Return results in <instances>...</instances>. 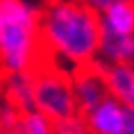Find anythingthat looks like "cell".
Returning <instances> with one entry per match:
<instances>
[{"instance_id":"cell-1","label":"cell","mask_w":134,"mask_h":134,"mask_svg":"<svg viewBox=\"0 0 134 134\" xmlns=\"http://www.w3.org/2000/svg\"><path fill=\"white\" fill-rule=\"evenodd\" d=\"M41 43L46 62L64 71L98 64L100 16L77 0H48L41 7Z\"/></svg>"},{"instance_id":"cell-2","label":"cell","mask_w":134,"mask_h":134,"mask_svg":"<svg viewBox=\"0 0 134 134\" xmlns=\"http://www.w3.org/2000/svg\"><path fill=\"white\" fill-rule=\"evenodd\" d=\"M41 7L34 0H0V75L34 73L46 62Z\"/></svg>"},{"instance_id":"cell-3","label":"cell","mask_w":134,"mask_h":134,"mask_svg":"<svg viewBox=\"0 0 134 134\" xmlns=\"http://www.w3.org/2000/svg\"><path fill=\"white\" fill-rule=\"evenodd\" d=\"M34 109L48 116L52 123L77 114L73 96L71 71H64L50 62H43L34 73Z\"/></svg>"},{"instance_id":"cell-4","label":"cell","mask_w":134,"mask_h":134,"mask_svg":"<svg viewBox=\"0 0 134 134\" xmlns=\"http://www.w3.org/2000/svg\"><path fill=\"white\" fill-rule=\"evenodd\" d=\"M71 80H73V96H75L80 114L91 111L93 107H98L105 98H109L105 71H102L100 64H91V66L73 71Z\"/></svg>"},{"instance_id":"cell-5","label":"cell","mask_w":134,"mask_h":134,"mask_svg":"<svg viewBox=\"0 0 134 134\" xmlns=\"http://www.w3.org/2000/svg\"><path fill=\"white\" fill-rule=\"evenodd\" d=\"M132 109H127L125 105H120L118 100L109 96L98 107L86 111L84 118L89 125V134H125L132 120Z\"/></svg>"},{"instance_id":"cell-6","label":"cell","mask_w":134,"mask_h":134,"mask_svg":"<svg viewBox=\"0 0 134 134\" xmlns=\"http://www.w3.org/2000/svg\"><path fill=\"white\" fill-rule=\"evenodd\" d=\"M0 98L16 107L21 114L34 111V75L32 73H9L0 75Z\"/></svg>"},{"instance_id":"cell-7","label":"cell","mask_w":134,"mask_h":134,"mask_svg":"<svg viewBox=\"0 0 134 134\" xmlns=\"http://www.w3.org/2000/svg\"><path fill=\"white\" fill-rule=\"evenodd\" d=\"M107 91L114 100L134 111V66L132 64H114L102 66Z\"/></svg>"},{"instance_id":"cell-8","label":"cell","mask_w":134,"mask_h":134,"mask_svg":"<svg viewBox=\"0 0 134 134\" xmlns=\"http://www.w3.org/2000/svg\"><path fill=\"white\" fill-rule=\"evenodd\" d=\"M134 62V36H118L100 32L98 46V64L114 66V64H132Z\"/></svg>"},{"instance_id":"cell-9","label":"cell","mask_w":134,"mask_h":134,"mask_svg":"<svg viewBox=\"0 0 134 134\" xmlns=\"http://www.w3.org/2000/svg\"><path fill=\"white\" fill-rule=\"evenodd\" d=\"M100 32L134 36V0H123L100 14Z\"/></svg>"},{"instance_id":"cell-10","label":"cell","mask_w":134,"mask_h":134,"mask_svg":"<svg viewBox=\"0 0 134 134\" xmlns=\"http://www.w3.org/2000/svg\"><path fill=\"white\" fill-rule=\"evenodd\" d=\"M25 134H57L55 132V123L43 116L41 111H27L21 116V125H18Z\"/></svg>"},{"instance_id":"cell-11","label":"cell","mask_w":134,"mask_h":134,"mask_svg":"<svg viewBox=\"0 0 134 134\" xmlns=\"http://www.w3.org/2000/svg\"><path fill=\"white\" fill-rule=\"evenodd\" d=\"M55 132L57 134H89V125H86L84 114H73L64 120L55 123Z\"/></svg>"},{"instance_id":"cell-12","label":"cell","mask_w":134,"mask_h":134,"mask_svg":"<svg viewBox=\"0 0 134 134\" xmlns=\"http://www.w3.org/2000/svg\"><path fill=\"white\" fill-rule=\"evenodd\" d=\"M77 2H82L86 9H91L93 14H102V12H107L109 7H114V5H118V2H123V0H77Z\"/></svg>"},{"instance_id":"cell-13","label":"cell","mask_w":134,"mask_h":134,"mask_svg":"<svg viewBox=\"0 0 134 134\" xmlns=\"http://www.w3.org/2000/svg\"><path fill=\"white\" fill-rule=\"evenodd\" d=\"M7 132V123H5V114H2V98H0V134Z\"/></svg>"},{"instance_id":"cell-14","label":"cell","mask_w":134,"mask_h":134,"mask_svg":"<svg viewBox=\"0 0 134 134\" xmlns=\"http://www.w3.org/2000/svg\"><path fill=\"white\" fill-rule=\"evenodd\" d=\"M5 134H25V132H23L21 127H9V130H7Z\"/></svg>"},{"instance_id":"cell-15","label":"cell","mask_w":134,"mask_h":134,"mask_svg":"<svg viewBox=\"0 0 134 134\" xmlns=\"http://www.w3.org/2000/svg\"><path fill=\"white\" fill-rule=\"evenodd\" d=\"M125 134H134V114H132V120H130V127H127Z\"/></svg>"}]
</instances>
